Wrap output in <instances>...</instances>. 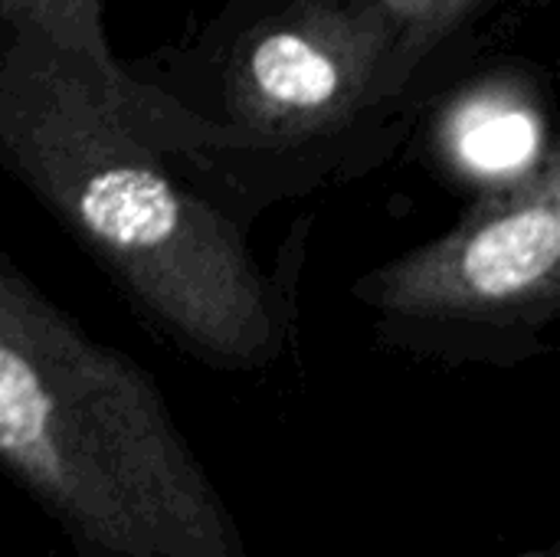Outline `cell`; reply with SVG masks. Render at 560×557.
<instances>
[{
	"label": "cell",
	"mask_w": 560,
	"mask_h": 557,
	"mask_svg": "<svg viewBox=\"0 0 560 557\" xmlns=\"http://www.w3.org/2000/svg\"><path fill=\"white\" fill-rule=\"evenodd\" d=\"M0 466L85 557H246L151 378L3 259Z\"/></svg>",
	"instance_id": "obj_2"
},
{
	"label": "cell",
	"mask_w": 560,
	"mask_h": 557,
	"mask_svg": "<svg viewBox=\"0 0 560 557\" xmlns=\"http://www.w3.org/2000/svg\"><path fill=\"white\" fill-rule=\"evenodd\" d=\"M436 151L472 187L502 190L525 181L555 151L545 144V115L528 82L479 79L436 121Z\"/></svg>",
	"instance_id": "obj_5"
},
{
	"label": "cell",
	"mask_w": 560,
	"mask_h": 557,
	"mask_svg": "<svg viewBox=\"0 0 560 557\" xmlns=\"http://www.w3.org/2000/svg\"><path fill=\"white\" fill-rule=\"evenodd\" d=\"M394 39L384 7L305 0L253 33L233 69V115L262 135H312L348 118L371 89Z\"/></svg>",
	"instance_id": "obj_4"
},
{
	"label": "cell",
	"mask_w": 560,
	"mask_h": 557,
	"mask_svg": "<svg viewBox=\"0 0 560 557\" xmlns=\"http://www.w3.org/2000/svg\"><path fill=\"white\" fill-rule=\"evenodd\" d=\"M560 289V158L502 190H489L469 217L430 246L377 269L361 295L413 318H492Z\"/></svg>",
	"instance_id": "obj_3"
},
{
	"label": "cell",
	"mask_w": 560,
	"mask_h": 557,
	"mask_svg": "<svg viewBox=\"0 0 560 557\" xmlns=\"http://www.w3.org/2000/svg\"><path fill=\"white\" fill-rule=\"evenodd\" d=\"M0 151L180 341L233 364L276 351L279 315L236 227L167 177L95 76L26 33L0 53Z\"/></svg>",
	"instance_id": "obj_1"
},
{
	"label": "cell",
	"mask_w": 560,
	"mask_h": 557,
	"mask_svg": "<svg viewBox=\"0 0 560 557\" xmlns=\"http://www.w3.org/2000/svg\"><path fill=\"white\" fill-rule=\"evenodd\" d=\"M528 557H558V552H541V555H528Z\"/></svg>",
	"instance_id": "obj_8"
},
{
	"label": "cell",
	"mask_w": 560,
	"mask_h": 557,
	"mask_svg": "<svg viewBox=\"0 0 560 557\" xmlns=\"http://www.w3.org/2000/svg\"><path fill=\"white\" fill-rule=\"evenodd\" d=\"M0 26L7 33L36 36L75 59L89 76H95L108 102L131 118L138 92L108 49L102 0H0Z\"/></svg>",
	"instance_id": "obj_6"
},
{
	"label": "cell",
	"mask_w": 560,
	"mask_h": 557,
	"mask_svg": "<svg viewBox=\"0 0 560 557\" xmlns=\"http://www.w3.org/2000/svg\"><path fill=\"white\" fill-rule=\"evenodd\" d=\"M482 0H423L413 26H410V36H407V46L404 53L410 59H417L420 53H427L436 39H443L463 16H469Z\"/></svg>",
	"instance_id": "obj_7"
}]
</instances>
